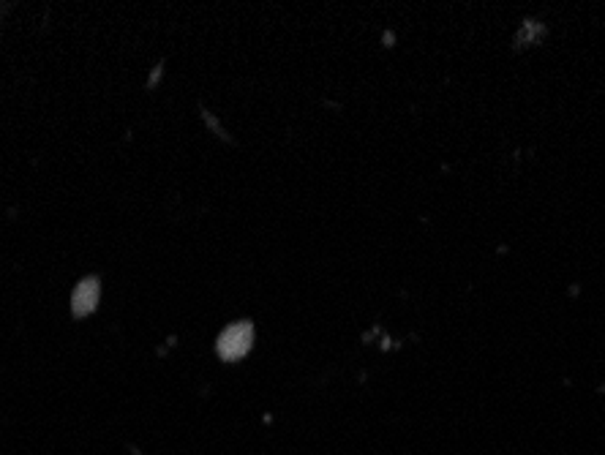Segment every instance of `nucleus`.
I'll return each instance as SVG.
<instances>
[{
  "instance_id": "obj_1",
  "label": "nucleus",
  "mask_w": 605,
  "mask_h": 455,
  "mask_svg": "<svg viewBox=\"0 0 605 455\" xmlns=\"http://www.w3.org/2000/svg\"><path fill=\"white\" fill-rule=\"evenodd\" d=\"M251 347V327L248 325H235L229 327L227 333L221 336V355L227 357V360H235V357H240L246 349Z\"/></svg>"
},
{
  "instance_id": "obj_2",
  "label": "nucleus",
  "mask_w": 605,
  "mask_h": 455,
  "mask_svg": "<svg viewBox=\"0 0 605 455\" xmlns=\"http://www.w3.org/2000/svg\"><path fill=\"white\" fill-rule=\"evenodd\" d=\"M96 300H99V287H96V281L82 284V287L77 289V295H74V311H77V317L90 314L93 306H96Z\"/></svg>"
}]
</instances>
